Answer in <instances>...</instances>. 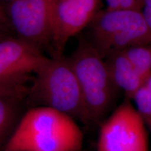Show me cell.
I'll return each mask as SVG.
<instances>
[{
    "label": "cell",
    "instance_id": "6da1fadb",
    "mask_svg": "<svg viewBox=\"0 0 151 151\" xmlns=\"http://www.w3.org/2000/svg\"><path fill=\"white\" fill-rule=\"evenodd\" d=\"M83 134L74 119L45 106L23 113L3 151H82Z\"/></svg>",
    "mask_w": 151,
    "mask_h": 151
},
{
    "label": "cell",
    "instance_id": "7a4b0ae2",
    "mask_svg": "<svg viewBox=\"0 0 151 151\" xmlns=\"http://www.w3.org/2000/svg\"><path fill=\"white\" fill-rule=\"evenodd\" d=\"M25 105L48 107L90 126L78 81L64 55L48 58L39 67L29 85Z\"/></svg>",
    "mask_w": 151,
    "mask_h": 151
},
{
    "label": "cell",
    "instance_id": "3957f363",
    "mask_svg": "<svg viewBox=\"0 0 151 151\" xmlns=\"http://www.w3.org/2000/svg\"><path fill=\"white\" fill-rule=\"evenodd\" d=\"M78 81L90 126L100 125L113 108L120 90L111 78L104 58L84 36L67 57Z\"/></svg>",
    "mask_w": 151,
    "mask_h": 151
},
{
    "label": "cell",
    "instance_id": "277c9868",
    "mask_svg": "<svg viewBox=\"0 0 151 151\" xmlns=\"http://www.w3.org/2000/svg\"><path fill=\"white\" fill-rule=\"evenodd\" d=\"M87 27L85 37L104 59L129 47L150 44L151 28L141 11L99 10Z\"/></svg>",
    "mask_w": 151,
    "mask_h": 151
},
{
    "label": "cell",
    "instance_id": "5b68a950",
    "mask_svg": "<svg viewBox=\"0 0 151 151\" xmlns=\"http://www.w3.org/2000/svg\"><path fill=\"white\" fill-rule=\"evenodd\" d=\"M48 58L41 49L19 38L0 41V94L26 99L34 75Z\"/></svg>",
    "mask_w": 151,
    "mask_h": 151
},
{
    "label": "cell",
    "instance_id": "8992f818",
    "mask_svg": "<svg viewBox=\"0 0 151 151\" xmlns=\"http://www.w3.org/2000/svg\"><path fill=\"white\" fill-rule=\"evenodd\" d=\"M99 126L97 151H150L148 127L132 100L124 98Z\"/></svg>",
    "mask_w": 151,
    "mask_h": 151
},
{
    "label": "cell",
    "instance_id": "52a82bcc",
    "mask_svg": "<svg viewBox=\"0 0 151 151\" xmlns=\"http://www.w3.org/2000/svg\"><path fill=\"white\" fill-rule=\"evenodd\" d=\"M101 6V0H52L51 58L63 55L69 39L87 27Z\"/></svg>",
    "mask_w": 151,
    "mask_h": 151
},
{
    "label": "cell",
    "instance_id": "ba28073f",
    "mask_svg": "<svg viewBox=\"0 0 151 151\" xmlns=\"http://www.w3.org/2000/svg\"><path fill=\"white\" fill-rule=\"evenodd\" d=\"M52 0H16L9 3L6 14L18 38L50 52L51 32L50 11Z\"/></svg>",
    "mask_w": 151,
    "mask_h": 151
},
{
    "label": "cell",
    "instance_id": "9c48e42d",
    "mask_svg": "<svg viewBox=\"0 0 151 151\" xmlns=\"http://www.w3.org/2000/svg\"><path fill=\"white\" fill-rule=\"evenodd\" d=\"M104 60L113 83L124 92L125 98L131 100L146 79L139 75L122 51L107 56Z\"/></svg>",
    "mask_w": 151,
    "mask_h": 151
},
{
    "label": "cell",
    "instance_id": "30bf717a",
    "mask_svg": "<svg viewBox=\"0 0 151 151\" xmlns=\"http://www.w3.org/2000/svg\"><path fill=\"white\" fill-rule=\"evenodd\" d=\"M25 106V98L0 94V151L14 132Z\"/></svg>",
    "mask_w": 151,
    "mask_h": 151
},
{
    "label": "cell",
    "instance_id": "8fae6325",
    "mask_svg": "<svg viewBox=\"0 0 151 151\" xmlns=\"http://www.w3.org/2000/svg\"><path fill=\"white\" fill-rule=\"evenodd\" d=\"M122 52L143 79L151 76L150 44L131 46Z\"/></svg>",
    "mask_w": 151,
    "mask_h": 151
},
{
    "label": "cell",
    "instance_id": "7c38bea8",
    "mask_svg": "<svg viewBox=\"0 0 151 151\" xmlns=\"http://www.w3.org/2000/svg\"><path fill=\"white\" fill-rule=\"evenodd\" d=\"M131 100L135 103L136 110L146 123L148 129L151 128V76L143 81L134 92Z\"/></svg>",
    "mask_w": 151,
    "mask_h": 151
},
{
    "label": "cell",
    "instance_id": "4fadbf2b",
    "mask_svg": "<svg viewBox=\"0 0 151 151\" xmlns=\"http://www.w3.org/2000/svg\"><path fill=\"white\" fill-rule=\"evenodd\" d=\"M109 10H133L141 11L143 0H105Z\"/></svg>",
    "mask_w": 151,
    "mask_h": 151
},
{
    "label": "cell",
    "instance_id": "5bb4252c",
    "mask_svg": "<svg viewBox=\"0 0 151 151\" xmlns=\"http://www.w3.org/2000/svg\"><path fill=\"white\" fill-rule=\"evenodd\" d=\"M11 29H13L9 22L5 9L0 4V30L3 32L8 34Z\"/></svg>",
    "mask_w": 151,
    "mask_h": 151
},
{
    "label": "cell",
    "instance_id": "9a60e30c",
    "mask_svg": "<svg viewBox=\"0 0 151 151\" xmlns=\"http://www.w3.org/2000/svg\"><path fill=\"white\" fill-rule=\"evenodd\" d=\"M141 12L147 25L151 28V0H143V4Z\"/></svg>",
    "mask_w": 151,
    "mask_h": 151
},
{
    "label": "cell",
    "instance_id": "2e32d148",
    "mask_svg": "<svg viewBox=\"0 0 151 151\" xmlns=\"http://www.w3.org/2000/svg\"><path fill=\"white\" fill-rule=\"evenodd\" d=\"M6 37H9V36L7 35L6 33L3 32L2 31H1V30H0V41H1L2 39H4V38H6Z\"/></svg>",
    "mask_w": 151,
    "mask_h": 151
},
{
    "label": "cell",
    "instance_id": "e0dca14e",
    "mask_svg": "<svg viewBox=\"0 0 151 151\" xmlns=\"http://www.w3.org/2000/svg\"><path fill=\"white\" fill-rule=\"evenodd\" d=\"M3 1H16V0H3Z\"/></svg>",
    "mask_w": 151,
    "mask_h": 151
}]
</instances>
